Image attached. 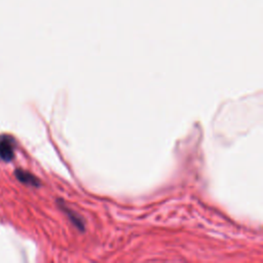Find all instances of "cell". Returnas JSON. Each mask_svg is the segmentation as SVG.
Listing matches in <instances>:
<instances>
[{
	"label": "cell",
	"instance_id": "6da1fadb",
	"mask_svg": "<svg viewBox=\"0 0 263 263\" xmlns=\"http://www.w3.org/2000/svg\"><path fill=\"white\" fill-rule=\"evenodd\" d=\"M16 141L10 135L0 136V159L5 162H11L15 157Z\"/></svg>",
	"mask_w": 263,
	"mask_h": 263
},
{
	"label": "cell",
	"instance_id": "7a4b0ae2",
	"mask_svg": "<svg viewBox=\"0 0 263 263\" xmlns=\"http://www.w3.org/2000/svg\"><path fill=\"white\" fill-rule=\"evenodd\" d=\"M15 175H16L17 179L22 183H24L26 185H30V186H34V187L40 186V182H39L38 178L35 177L33 174H31L27 171L17 170L15 172Z\"/></svg>",
	"mask_w": 263,
	"mask_h": 263
},
{
	"label": "cell",
	"instance_id": "3957f363",
	"mask_svg": "<svg viewBox=\"0 0 263 263\" xmlns=\"http://www.w3.org/2000/svg\"><path fill=\"white\" fill-rule=\"evenodd\" d=\"M61 207H62V209L65 211V213L68 215V217L70 218V220L72 221V223H73L79 230L82 231V230L84 229V222H83L82 219H81L74 211H72V210H70V209H68V208H66V207H64V206H61Z\"/></svg>",
	"mask_w": 263,
	"mask_h": 263
}]
</instances>
